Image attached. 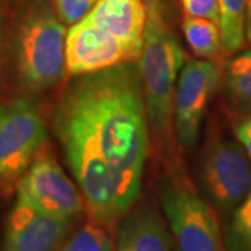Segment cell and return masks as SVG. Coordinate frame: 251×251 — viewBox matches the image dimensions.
Masks as SVG:
<instances>
[{
  "label": "cell",
  "instance_id": "obj_1",
  "mask_svg": "<svg viewBox=\"0 0 251 251\" xmlns=\"http://www.w3.org/2000/svg\"><path fill=\"white\" fill-rule=\"evenodd\" d=\"M148 127L135 62L78 75L63 94L54 130L92 221L110 226L137 202Z\"/></svg>",
  "mask_w": 251,
  "mask_h": 251
},
{
  "label": "cell",
  "instance_id": "obj_2",
  "mask_svg": "<svg viewBox=\"0 0 251 251\" xmlns=\"http://www.w3.org/2000/svg\"><path fill=\"white\" fill-rule=\"evenodd\" d=\"M147 21L141 54L137 60L143 84L148 125L168 138L173 122V102L184 66V50L169 25L162 0H144Z\"/></svg>",
  "mask_w": 251,
  "mask_h": 251
},
{
  "label": "cell",
  "instance_id": "obj_3",
  "mask_svg": "<svg viewBox=\"0 0 251 251\" xmlns=\"http://www.w3.org/2000/svg\"><path fill=\"white\" fill-rule=\"evenodd\" d=\"M67 29L56 11L46 4L31 9L16 35V59L20 78L32 91L59 84L67 72Z\"/></svg>",
  "mask_w": 251,
  "mask_h": 251
},
{
  "label": "cell",
  "instance_id": "obj_4",
  "mask_svg": "<svg viewBox=\"0 0 251 251\" xmlns=\"http://www.w3.org/2000/svg\"><path fill=\"white\" fill-rule=\"evenodd\" d=\"M161 209L177 251H226L214 208L187 181L162 183Z\"/></svg>",
  "mask_w": 251,
  "mask_h": 251
},
{
  "label": "cell",
  "instance_id": "obj_5",
  "mask_svg": "<svg viewBox=\"0 0 251 251\" xmlns=\"http://www.w3.org/2000/svg\"><path fill=\"white\" fill-rule=\"evenodd\" d=\"M39 109L25 98L0 105V180L21 177L46 141Z\"/></svg>",
  "mask_w": 251,
  "mask_h": 251
},
{
  "label": "cell",
  "instance_id": "obj_6",
  "mask_svg": "<svg viewBox=\"0 0 251 251\" xmlns=\"http://www.w3.org/2000/svg\"><path fill=\"white\" fill-rule=\"evenodd\" d=\"M17 201L46 215L73 221L84 211L80 188L49 153H38L17 184Z\"/></svg>",
  "mask_w": 251,
  "mask_h": 251
},
{
  "label": "cell",
  "instance_id": "obj_7",
  "mask_svg": "<svg viewBox=\"0 0 251 251\" xmlns=\"http://www.w3.org/2000/svg\"><path fill=\"white\" fill-rule=\"evenodd\" d=\"M201 186L221 211L230 212L251 191L250 158L240 143L216 140L206 150L201 165Z\"/></svg>",
  "mask_w": 251,
  "mask_h": 251
},
{
  "label": "cell",
  "instance_id": "obj_8",
  "mask_svg": "<svg viewBox=\"0 0 251 251\" xmlns=\"http://www.w3.org/2000/svg\"><path fill=\"white\" fill-rule=\"evenodd\" d=\"M221 67L212 60H188L180 72L173 102V125L179 143L193 148L201 133L209 100L219 87Z\"/></svg>",
  "mask_w": 251,
  "mask_h": 251
},
{
  "label": "cell",
  "instance_id": "obj_9",
  "mask_svg": "<svg viewBox=\"0 0 251 251\" xmlns=\"http://www.w3.org/2000/svg\"><path fill=\"white\" fill-rule=\"evenodd\" d=\"M72 221L46 215L17 201L7 224L1 251H59Z\"/></svg>",
  "mask_w": 251,
  "mask_h": 251
},
{
  "label": "cell",
  "instance_id": "obj_10",
  "mask_svg": "<svg viewBox=\"0 0 251 251\" xmlns=\"http://www.w3.org/2000/svg\"><path fill=\"white\" fill-rule=\"evenodd\" d=\"M133 60L131 54L119 42L100 35L82 20L67 29L66 66L74 77L100 72Z\"/></svg>",
  "mask_w": 251,
  "mask_h": 251
},
{
  "label": "cell",
  "instance_id": "obj_11",
  "mask_svg": "<svg viewBox=\"0 0 251 251\" xmlns=\"http://www.w3.org/2000/svg\"><path fill=\"white\" fill-rule=\"evenodd\" d=\"M82 21L125 46L133 60H138L147 21L144 0H98Z\"/></svg>",
  "mask_w": 251,
  "mask_h": 251
},
{
  "label": "cell",
  "instance_id": "obj_12",
  "mask_svg": "<svg viewBox=\"0 0 251 251\" xmlns=\"http://www.w3.org/2000/svg\"><path fill=\"white\" fill-rule=\"evenodd\" d=\"M115 251L177 250L166 219L158 206L152 202H141L120 219Z\"/></svg>",
  "mask_w": 251,
  "mask_h": 251
},
{
  "label": "cell",
  "instance_id": "obj_13",
  "mask_svg": "<svg viewBox=\"0 0 251 251\" xmlns=\"http://www.w3.org/2000/svg\"><path fill=\"white\" fill-rule=\"evenodd\" d=\"M225 90L230 106L251 116V50L239 53L227 63Z\"/></svg>",
  "mask_w": 251,
  "mask_h": 251
},
{
  "label": "cell",
  "instance_id": "obj_14",
  "mask_svg": "<svg viewBox=\"0 0 251 251\" xmlns=\"http://www.w3.org/2000/svg\"><path fill=\"white\" fill-rule=\"evenodd\" d=\"M181 28L188 46L198 59L214 60L224 52L221 29L215 21L184 16Z\"/></svg>",
  "mask_w": 251,
  "mask_h": 251
},
{
  "label": "cell",
  "instance_id": "obj_15",
  "mask_svg": "<svg viewBox=\"0 0 251 251\" xmlns=\"http://www.w3.org/2000/svg\"><path fill=\"white\" fill-rule=\"evenodd\" d=\"M247 1L249 0H218L221 14L219 29L225 53H236L244 45Z\"/></svg>",
  "mask_w": 251,
  "mask_h": 251
},
{
  "label": "cell",
  "instance_id": "obj_16",
  "mask_svg": "<svg viewBox=\"0 0 251 251\" xmlns=\"http://www.w3.org/2000/svg\"><path fill=\"white\" fill-rule=\"evenodd\" d=\"M59 251H115V242L108 226L91 219L63 243Z\"/></svg>",
  "mask_w": 251,
  "mask_h": 251
},
{
  "label": "cell",
  "instance_id": "obj_17",
  "mask_svg": "<svg viewBox=\"0 0 251 251\" xmlns=\"http://www.w3.org/2000/svg\"><path fill=\"white\" fill-rule=\"evenodd\" d=\"M224 243L226 251H251V191L233 211Z\"/></svg>",
  "mask_w": 251,
  "mask_h": 251
},
{
  "label": "cell",
  "instance_id": "obj_18",
  "mask_svg": "<svg viewBox=\"0 0 251 251\" xmlns=\"http://www.w3.org/2000/svg\"><path fill=\"white\" fill-rule=\"evenodd\" d=\"M98 0H54V10L64 25H74L90 13Z\"/></svg>",
  "mask_w": 251,
  "mask_h": 251
},
{
  "label": "cell",
  "instance_id": "obj_19",
  "mask_svg": "<svg viewBox=\"0 0 251 251\" xmlns=\"http://www.w3.org/2000/svg\"><path fill=\"white\" fill-rule=\"evenodd\" d=\"M184 16L206 18L219 24V4L218 0H181Z\"/></svg>",
  "mask_w": 251,
  "mask_h": 251
},
{
  "label": "cell",
  "instance_id": "obj_20",
  "mask_svg": "<svg viewBox=\"0 0 251 251\" xmlns=\"http://www.w3.org/2000/svg\"><path fill=\"white\" fill-rule=\"evenodd\" d=\"M234 131L237 141L242 144L251 161V116H246L240 120L234 127Z\"/></svg>",
  "mask_w": 251,
  "mask_h": 251
},
{
  "label": "cell",
  "instance_id": "obj_21",
  "mask_svg": "<svg viewBox=\"0 0 251 251\" xmlns=\"http://www.w3.org/2000/svg\"><path fill=\"white\" fill-rule=\"evenodd\" d=\"M246 39L251 45V0L247 1V10H246Z\"/></svg>",
  "mask_w": 251,
  "mask_h": 251
},
{
  "label": "cell",
  "instance_id": "obj_22",
  "mask_svg": "<svg viewBox=\"0 0 251 251\" xmlns=\"http://www.w3.org/2000/svg\"><path fill=\"white\" fill-rule=\"evenodd\" d=\"M0 48H1V18H0Z\"/></svg>",
  "mask_w": 251,
  "mask_h": 251
}]
</instances>
